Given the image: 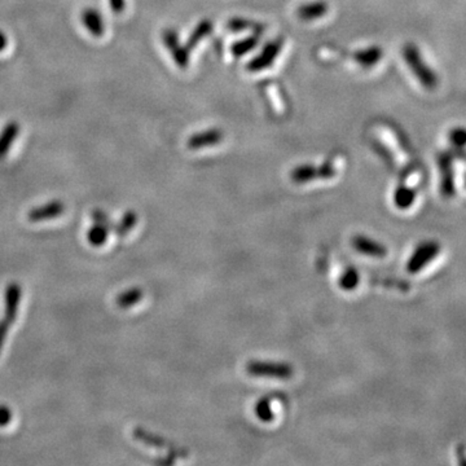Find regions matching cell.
<instances>
[{
	"label": "cell",
	"instance_id": "6da1fadb",
	"mask_svg": "<svg viewBox=\"0 0 466 466\" xmlns=\"http://www.w3.org/2000/svg\"><path fill=\"white\" fill-rule=\"evenodd\" d=\"M402 53H403V58L407 62L408 68L411 69L413 76L417 78L418 82L421 83L422 87H425L426 89L437 88L438 83H439L437 73L422 60L421 52H420V49L416 44L407 43L403 47Z\"/></svg>",
	"mask_w": 466,
	"mask_h": 466
},
{
	"label": "cell",
	"instance_id": "7a4b0ae2",
	"mask_svg": "<svg viewBox=\"0 0 466 466\" xmlns=\"http://www.w3.org/2000/svg\"><path fill=\"white\" fill-rule=\"evenodd\" d=\"M246 372L252 377L261 379H289L293 377L294 369L289 364L276 361H249Z\"/></svg>",
	"mask_w": 466,
	"mask_h": 466
},
{
	"label": "cell",
	"instance_id": "3957f363",
	"mask_svg": "<svg viewBox=\"0 0 466 466\" xmlns=\"http://www.w3.org/2000/svg\"><path fill=\"white\" fill-rule=\"evenodd\" d=\"M440 252V245L437 241H425L420 243L416 250L411 255L407 263V270L409 273H418L426 267L429 263L437 258Z\"/></svg>",
	"mask_w": 466,
	"mask_h": 466
},
{
	"label": "cell",
	"instance_id": "277c9868",
	"mask_svg": "<svg viewBox=\"0 0 466 466\" xmlns=\"http://www.w3.org/2000/svg\"><path fill=\"white\" fill-rule=\"evenodd\" d=\"M336 173H337L336 166L331 161H328L324 165H321V167H315L313 165L300 166L293 170L291 179L295 183H307L315 179H329L333 178Z\"/></svg>",
	"mask_w": 466,
	"mask_h": 466
},
{
	"label": "cell",
	"instance_id": "5b68a950",
	"mask_svg": "<svg viewBox=\"0 0 466 466\" xmlns=\"http://www.w3.org/2000/svg\"><path fill=\"white\" fill-rule=\"evenodd\" d=\"M454 155L451 150L443 152L438 155V165L440 170V191L442 194L449 198L455 194V179H454V169H452V161H454Z\"/></svg>",
	"mask_w": 466,
	"mask_h": 466
},
{
	"label": "cell",
	"instance_id": "8992f818",
	"mask_svg": "<svg viewBox=\"0 0 466 466\" xmlns=\"http://www.w3.org/2000/svg\"><path fill=\"white\" fill-rule=\"evenodd\" d=\"M282 47V39H275L271 43H268L262 52L252 58V61L248 64V69L250 71H259L263 69L268 68L273 64V61L279 56Z\"/></svg>",
	"mask_w": 466,
	"mask_h": 466
},
{
	"label": "cell",
	"instance_id": "52a82bcc",
	"mask_svg": "<svg viewBox=\"0 0 466 466\" xmlns=\"http://www.w3.org/2000/svg\"><path fill=\"white\" fill-rule=\"evenodd\" d=\"M162 40L166 47L171 52L175 64L179 68H187L189 64V51L180 46L176 31L173 29H166L162 34Z\"/></svg>",
	"mask_w": 466,
	"mask_h": 466
},
{
	"label": "cell",
	"instance_id": "ba28073f",
	"mask_svg": "<svg viewBox=\"0 0 466 466\" xmlns=\"http://www.w3.org/2000/svg\"><path fill=\"white\" fill-rule=\"evenodd\" d=\"M65 213V204L61 201H51L49 204L42 205L31 209L28 213V221L31 223H39L55 219Z\"/></svg>",
	"mask_w": 466,
	"mask_h": 466
},
{
	"label": "cell",
	"instance_id": "9c48e42d",
	"mask_svg": "<svg viewBox=\"0 0 466 466\" xmlns=\"http://www.w3.org/2000/svg\"><path fill=\"white\" fill-rule=\"evenodd\" d=\"M352 245L356 249V252L368 257H374V258H383L388 254V249L379 243V241L370 239L368 236L364 234H358L352 239Z\"/></svg>",
	"mask_w": 466,
	"mask_h": 466
},
{
	"label": "cell",
	"instance_id": "30bf717a",
	"mask_svg": "<svg viewBox=\"0 0 466 466\" xmlns=\"http://www.w3.org/2000/svg\"><path fill=\"white\" fill-rule=\"evenodd\" d=\"M223 132L221 130H207L200 134H194L189 137L188 140V148L189 149H202L207 146H213L215 144H219L223 140Z\"/></svg>",
	"mask_w": 466,
	"mask_h": 466
},
{
	"label": "cell",
	"instance_id": "8fae6325",
	"mask_svg": "<svg viewBox=\"0 0 466 466\" xmlns=\"http://www.w3.org/2000/svg\"><path fill=\"white\" fill-rule=\"evenodd\" d=\"M80 19H82V24L86 26V29L88 30V33L92 37L100 38V37L104 35L105 25H104V21H103L101 15L96 10L86 8V10L82 12Z\"/></svg>",
	"mask_w": 466,
	"mask_h": 466
},
{
	"label": "cell",
	"instance_id": "7c38bea8",
	"mask_svg": "<svg viewBox=\"0 0 466 466\" xmlns=\"http://www.w3.org/2000/svg\"><path fill=\"white\" fill-rule=\"evenodd\" d=\"M134 438L136 440L144 443L146 446L153 447V448H158V449H167L170 452L175 454V449L171 446H169V442L159 437V435H155L152 433H149L146 429L143 427H136L135 430L132 431Z\"/></svg>",
	"mask_w": 466,
	"mask_h": 466
},
{
	"label": "cell",
	"instance_id": "4fadbf2b",
	"mask_svg": "<svg viewBox=\"0 0 466 466\" xmlns=\"http://www.w3.org/2000/svg\"><path fill=\"white\" fill-rule=\"evenodd\" d=\"M328 4L325 1H313L303 4L297 10V16L303 21L320 19L328 13Z\"/></svg>",
	"mask_w": 466,
	"mask_h": 466
},
{
	"label": "cell",
	"instance_id": "5bb4252c",
	"mask_svg": "<svg viewBox=\"0 0 466 466\" xmlns=\"http://www.w3.org/2000/svg\"><path fill=\"white\" fill-rule=\"evenodd\" d=\"M19 123L15 122V121L8 122L1 130V132H0V159L7 155L10 146L15 143L16 137L19 135Z\"/></svg>",
	"mask_w": 466,
	"mask_h": 466
},
{
	"label": "cell",
	"instance_id": "9a60e30c",
	"mask_svg": "<svg viewBox=\"0 0 466 466\" xmlns=\"http://www.w3.org/2000/svg\"><path fill=\"white\" fill-rule=\"evenodd\" d=\"M382 49L379 46H372L368 49H360L358 52L354 53L355 61L363 68H372L376 64H379V60L382 58Z\"/></svg>",
	"mask_w": 466,
	"mask_h": 466
},
{
	"label": "cell",
	"instance_id": "2e32d148",
	"mask_svg": "<svg viewBox=\"0 0 466 466\" xmlns=\"http://www.w3.org/2000/svg\"><path fill=\"white\" fill-rule=\"evenodd\" d=\"M144 297V293L140 289V288H132V289H128L127 291H123L121 293L118 297H116V306L119 309H130L132 306L137 304L139 302L143 300Z\"/></svg>",
	"mask_w": 466,
	"mask_h": 466
},
{
	"label": "cell",
	"instance_id": "e0dca14e",
	"mask_svg": "<svg viewBox=\"0 0 466 466\" xmlns=\"http://www.w3.org/2000/svg\"><path fill=\"white\" fill-rule=\"evenodd\" d=\"M212 31H213V24H212L209 19H204L202 22H200V25H198V26L194 29L193 33L191 34L189 40L187 42L185 49H188V51L193 49L202 39L209 37V35L212 34Z\"/></svg>",
	"mask_w": 466,
	"mask_h": 466
},
{
	"label": "cell",
	"instance_id": "ac0fdd59",
	"mask_svg": "<svg viewBox=\"0 0 466 466\" xmlns=\"http://www.w3.org/2000/svg\"><path fill=\"white\" fill-rule=\"evenodd\" d=\"M416 198V191L409 188L407 185H399L398 189L395 191V204L399 209H408L411 205L413 204Z\"/></svg>",
	"mask_w": 466,
	"mask_h": 466
},
{
	"label": "cell",
	"instance_id": "d6986e66",
	"mask_svg": "<svg viewBox=\"0 0 466 466\" xmlns=\"http://www.w3.org/2000/svg\"><path fill=\"white\" fill-rule=\"evenodd\" d=\"M107 236H109V231L105 227L96 224L94 225L87 233L88 243H91L92 246H103L104 243H107Z\"/></svg>",
	"mask_w": 466,
	"mask_h": 466
},
{
	"label": "cell",
	"instance_id": "ffe728a7",
	"mask_svg": "<svg viewBox=\"0 0 466 466\" xmlns=\"http://www.w3.org/2000/svg\"><path fill=\"white\" fill-rule=\"evenodd\" d=\"M137 224V214L135 212H127L121 222L116 224V233L119 237H125Z\"/></svg>",
	"mask_w": 466,
	"mask_h": 466
},
{
	"label": "cell",
	"instance_id": "44dd1931",
	"mask_svg": "<svg viewBox=\"0 0 466 466\" xmlns=\"http://www.w3.org/2000/svg\"><path fill=\"white\" fill-rule=\"evenodd\" d=\"M257 44H258V37H249L241 42L234 43L232 46V53L236 58H241L248 52H250L252 49H255Z\"/></svg>",
	"mask_w": 466,
	"mask_h": 466
},
{
	"label": "cell",
	"instance_id": "7402d4cb",
	"mask_svg": "<svg viewBox=\"0 0 466 466\" xmlns=\"http://www.w3.org/2000/svg\"><path fill=\"white\" fill-rule=\"evenodd\" d=\"M449 143L454 148H465L466 146V128L465 127H455L448 134Z\"/></svg>",
	"mask_w": 466,
	"mask_h": 466
},
{
	"label": "cell",
	"instance_id": "603a6c76",
	"mask_svg": "<svg viewBox=\"0 0 466 466\" xmlns=\"http://www.w3.org/2000/svg\"><path fill=\"white\" fill-rule=\"evenodd\" d=\"M91 219H92L95 223L105 227L109 232H116V224L113 223V222L110 221V218L107 216V213H104V212H101V210H94V212L91 213Z\"/></svg>",
	"mask_w": 466,
	"mask_h": 466
},
{
	"label": "cell",
	"instance_id": "cb8c5ba5",
	"mask_svg": "<svg viewBox=\"0 0 466 466\" xmlns=\"http://www.w3.org/2000/svg\"><path fill=\"white\" fill-rule=\"evenodd\" d=\"M358 282H359L358 272L354 268H350L349 271L345 272L343 276L340 277V285L345 291H351L358 285Z\"/></svg>",
	"mask_w": 466,
	"mask_h": 466
},
{
	"label": "cell",
	"instance_id": "d4e9b609",
	"mask_svg": "<svg viewBox=\"0 0 466 466\" xmlns=\"http://www.w3.org/2000/svg\"><path fill=\"white\" fill-rule=\"evenodd\" d=\"M228 28L230 29L233 30L234 33H237V31H241V30L243 29H261V25H255V24H252V22H249V21H246V19H231V22L228 24Z\"/></svg>",
	"mask_w": 466,
	"mask_h": 466
},
{
	"label": "cell",
	"instance_id": "484cf974",
	"mask_svg": "<svg viewBox=\"0 0 466 466\" xmlns=\"http://www.w3.org/2000/svg\"><path fill=\"white\" fill-rule=\"evenodd\" d=\"M12 325H13V321L8 320L6 318L0 321V352L3 350L4 342H6V338L8 336V331H10Z\"/></svg>",
	"mask_w": 466,
	"mask_h": 466
},
{
	"label": "cell",
	"instance_id": "4316f807",
	"mask_svg": "<svg viewBox=\"0 0 466 466\" xmlns=\"http://www.w3.org/2000/svg\"><path fill=\"white\" fill-rule=\"evenodd\" d=\"M12 421V411L6 406H0V427L8 426Z\"/></svg>",
	"mask_w": 466,
	"mask_h": 466
},
{
	"label": "cell",
	"instance_id": "83f0119b",
	"mask_svg": "<svg viewBox=\"0 0 466 466\" xmlns=\"http://www.w3.org/2000/svg\"><path fill=\"white\" fill-rule=\"evenodd\" d=\"M109 6L113 13L119 15L126 8V0H109Z\"/></svg>",
	"mask_w": 466,
	"mask_h": 466
},
{
	"label": "cell",
	"instance_id": "f1b7e54d",
	"mask_svg": "<svg viewBox=\"0 0 466 466\" xmlns=\"http://www.w3.org/2000/svg\"><path fill=\"white\" fill-rule=\"evenodd\" d=\"M7 44H8V39H7V35L0 30V51H3V49H6L7 47Z\"/></svg>",
	"mask_w": 466,
	"mask_h": 466
},
{
	"label": "cell",
	"instance_id": "f546056e",
	"mask_svg": "<svg viewBox=\"0 0 466 466\" xmlns=\"http://www.w3.org/2000/svg\"><path fill=\"white\" fill-rule=\"evenodd\" d=\"M465 185H466V176H465Z\"/></svg>",
	"mask_w": 466,
	"mask_h": 466
}]
</instances>
